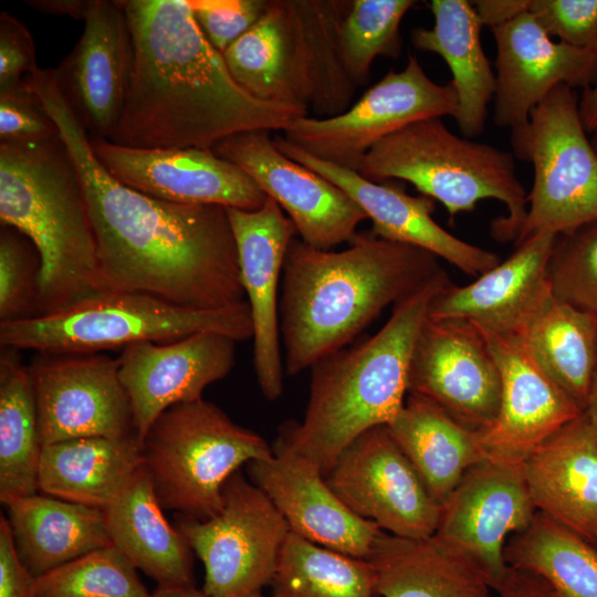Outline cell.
Masks as SVG:
<instances>
[{"mask_svg": "<svg viewBox=\"0 0 597 597\" xmlns=\"http://www.w3.org/2000/svg\"><path fill=\"white\" fill-rule=\"evenodd\" d=\"M212 150L247 172L282 208L306 244L332 250L349 243L367 218L339 187L277 149L269 130H250L218 142Z\"/></svg>", "mask_w": 597, "mask_h": 597, "instance_id": "cell-16", "label": "cell"}, {"mask_svg": "<svg viewBox=\"0 0 597 597\" xmlns=\"http://www.w3.org/2000/svg\"><path fill=\"white\" fill-rule=\"evenodd\" d=\"M595 547L597 548V541H596V543H595Z\"/></svg>", "mask_w": 597, "mask_h": 597, "instance_id": "cell-56", "label": "cell"}, {"mask_svg": "<svg viewBox=\"0 0 597 597\" xmlns=\"http://www.w3.org/2000/svg\"><path fill=\"white\" fill-rule=\"evenodd\" d=\"M548 272L555 297L597 316V220L556 237Z\"/></svg>", "mask_w": 597, "mask_h": 597, "instance_id": "cell-41", "label": "cell"}, {"mask_svg": "<svg viewBox=\"0 0 597 597\" xmlns=\"http://www.w3.org/2000/svg\"><path fill=\"white\" fill-rule=\"evenodd\" d=\"M583 413L597 442V371L595 374L587 404Z\"/></svg>", "mask_w": 597, "mask_h": 597, "instance_id": "cell-52", "label": "cell"}, {"mask_svg": "<svg viewBox=\"0 0 597 597\" xmlns=\"http://www.w3.org/2000/svg\"><path fill=\"white\" fill-rule=\"evenodd\" d=\"M91 145L115 179L157 199L243 210H256L268 199L247 172L210 148H133L92 136Z\"/></svg>", "mask_w": 597, "mask_h": 597, "instance_id": "cell-17", "label": "cell"}, {"mask_svg": "<svg viewBox=\"0 0 597 597\" xmlns=\"http://www.w3.org/2000/svg\"><path fill=\"white\" fill-rule=\"evenodd\" d=\"M268 0H188L211 45L223 53L262 15Z\"/></svg>", "mask_w": 597, "mask_h": 597, "instance_id": "cell-44", "label": "cell"}, {"mask_svg": "<svg viewBox=\"0 0 597 597\" xmlns=\"http://www.w3.org/2000/svg\"><path fill=\"white\" fill-rule=\"evenodd\" d=\"M586 133L576 90L565 84L511 129L514 157L534 170L515 243L536 232L566 234L597 220V153Z\"/></svg>", "mask_w": 597, "mask_h": 597, "instance_id": "cell-9", "label": "cell"}, {"mask_svg": "<svg viewBox=\"0 0 597 597\" xmlns=\"http://www.w3.org/2000/svg\"><path fill=\"white\" fill-rule=\"evenodd\" d=\"M40 258L33 243L17 229L0 231V323L36 315Z\"/></svg>", "mask_w": 597, "mask_h": 597, "instance_id": "cell-42", "label": "cell"}, {"mask_svg": "<svg viewBox=\"0 0 597 597\" xmlns=\"http://www.w3.org/2000/svg\"><path fill=\"white\" fill-rule=\"evenodd\" d=\"M516 338L584 412L597 371V316L553 295Z\"/></svg>", "mask_w": 597, "mask_h": 597, "instance_id": "cell-34", "label": "cell"}, {"mask_svg": "<svg viewBox=\"0 0 597 597\" xmlns=\"http://www.w3.org/2000/svg\"><path fill=\"white\" fill-rule=\"evenodd\" d=\"M504 558L542 577L559 597H597V548L541 512L509 537Z\"/></svg>", "mask_w": 597, "mask_h": 597, "instance_id": "cell-36", "label": "cell"}, {"mask_svg": "<svg viewBox=\"0 0 597 597\" xmlns=\"http://www.w3.org/2000/svg\"><path fill=\"white\" fill-rule=\"evenodd\" d=\"M483 25L490 28L505 23L527 11L528 0L471 1Z\"/></svg>", "mask_w": 597, "mask_h": 597, "instance_id": "cell-49", "label": "cell"}, {"mask_svg": "<svg viewBox=\"0 0 597 597\" xmlns=\"http://www.w3.org/2000/svg\"><path fill=\"white\" fill-rule=\"evenodd\" d=\"M511 573L496 591L500 597H559L542 577L511 567Z\"/></svg>", "mask_w": 597, "mask_h": 597, "instance_id": "cell-48", "label": "cell"}, {"mask_svg": "<svg viewBox=\"0 0 597 597\" xmlns=\"http://www.w3.org/2000/svg\"><path fill=\"white\" fill-rule=\"evenodd\" d=\"M249 597H263V596H262V593H255V594L250 595Z\"/></svg>", "mask_w": 597, "mask_h": 597, "instance_id": "cell-55", "label": "cell"}, {"mask_svg": "<svg viewBox=\"0 0 597 597\" xmlns=\"http://www.w3.org/2000/svg\"><path fill=\"white\" fill-rule=\"evenodd\" d=\"M447 272L415 245L357 233L342 251L295 237L286 251L279 304L284 369L295 376L347 347L389 305Z\"/></svg>", "mask_w": 597, "mask_h": 597, "instance_id": "cell-3", "label": "cell"}, {"mask_svg": "<svg viewBox=\"0 0 597 597\" xmlns=\"http://www.w3.org/2000/svg\"><path fill=\"white\" fill-rule=\"evenodd\" d=\"M35 597H151L135 565L113 544L34 579Z\"/></svg>", "mask_w": 597, "mask_h": 597, "instance_id": "cell-39", "label": "cell"}, {"mask_svg": "<svg viewBox=\"0 0 597 597\" xmlns=\"http://www.w3.org/2000/svg\"><path fill=\"white\" fill-rule=\"evenodd\" d=\"M590 142L597 153V128L593 132V138L590 139Z\"/></svg>", "mask_w": 597, "mask_h": 597, "instance_id": "cell-54", "label": "cell"}, {"mask_svg": "<svg viewBox=\"0 0 597 597\" xmlns=\"http://www.w3.org/2000/svg\"><path fill=\"white\" fill-rule=\"evenodd\" d=\"M133 43L125 103L109 142L133 148H210L234 134L284 130L300 104L259 100L230 74L188 0H119Z\"/></svg>", "mask_w": 597, "mask_h": 597, "instance_id": "cell-2", "label": "cell"}, {"mask_svg": "<svg viewBox=\"0 0 597 597\" xmlns=\"http://www.w3.org/2000/svg\"><path fill=\"white\" fill-rule=\"evenodd\" d=\"M34 579L22 564L8 519L0 517V597H35Z\"/></svg>", "mask_w": 597, "mask_h": 597, "instance_id": "cell-47", "label": "cell"}, {"mask_svg": "<svg viewBox=\"0 0 597 597\" xmlns=\"http://www.w3.org/2000/svg\"><path fill=\"white\" fill-rule=\"evenodd\" d=\"M39 69L28 28L7 11L0 13V92L21 85Z\"/></svg>", "mask_w": 597, "mask_h": 597, "instance_id": "cell-46", "label": "cell"}, {"mask_svg": "<svg viewBox=\"0 0 597 597\" xmlns=\"http://www.w3.org/2000/svg\"><path fill=\"white\" fill-rule=\"evenodd\" d=\"M42 442L28 367L17 349L0 355V501L36 494Z\"/></svg>", "mask_w": 597, "mask_h": 597, "instance_id": "cell-35", "label": "cell"}, {"mask_svg": "<svg viewBox=\"0 0 597 597\" xmlns=\"http://www.w3.org/2000/svg\"><path fill=\"white\" fill-rule=\"evenodd\" d=\"M537 510L587 542L597 541V442L582 413L523 461Z\"/></svg>", "mask_w": 597, "mask_h": 597, "instance_id": "cell-27", "label": "cell"}, {"mask_svg": "<svg viewBox=\"0 0 597 597\" xmlns=\"http://www.w3.org/2000/svg\"><path fill=\"white\" fill-rule=\"evenodd\" d=\"M247 465L251 481L270 498L292 533L367 559L381 530L349 510L311 461L274 443L272 458Z\"/></svg>", "mask_w": 597, "mask_h": 597, "instance_id": "cell-24", "label": "cell"}, {"mask_svg": "<svg viewBox=\"0 0 597 597\" xmlns=\"http://www.w3.org/2000/svg\"><path fill=\"white\" fill-rule=\"evenodd\" d=\"M143 467L142 444L125 438H77L42 447L39 492L104 510Z\"/></svg>", "mask_w": 597, "mask_h": 597, "instance_id": "cell-31", "label": "cell"}, {"mask_svg": "<svg viewBox=\"0 0 597 597\" xmlns=\"http://www.w3.org/2000/svg\"><path fill=\"white\" fill-rule=\"evenodd\" d=\"M176 527L203 564L209 597H249L270 586L291 532L270 498L240 471L224 483L216 515L178 514Z\"/></svg>", "mask_w": 597, "mask_h": 597, "instance_id": "cell-10", "label": "cell"}, {"mask_svg": "<svg viewBox=\"0 0 597 597\" xmlns=\"http://www.w3.org/2000/svg\"><path fill=\"white\" fill-rule=\"evenodd\" d=\"M536 513L523 463L488 457L463 474L443 503L434 536L475 563L498 591L512 569L504 546Z\"/></svg>", "mask_w": 597, "mask_h": 597, "instance_id": "cell-14", "label": "cell"}, {"mask_svg": "<svg viewBox=\"0 0 597 597\" xmlns=\"http://www.w3.org/2000/svg\"><path fill=\"white\" fill-rule=\"evenodd\" d=\"M387 427L440 506L463 474L488 458L481 432L461 425L422 396L408 394Z\"/></svg>", "mask_w": 597, "mask_h": 597, "instance_id": "cell-33", "label": "cell"}, {"mask_svg": "<svg viewBox=\"0 0 597 597\" xmlns=\"http://www.w3.org/2000/svg\"><path fill=\"white\" fill-rule=\"evenodd\" d=\"M496 44L494 123L514 129L556 86L597 82V53L554 41L525 11L491 28Z\"/></svg>", "mask_w": 597, "mask_h": 597, "instance_id": "cell-21", "label": "cell"}, {"mask_svg": "<svg viewBox=\"0 0 597 597\" xmlns=\"http://www.w3.org/2000/svg\"><path fill=\"white\" fill-rule=\"evenodd\" d=\"M133 43L119 1L93 0L83 32L54 69L57 82L92 137L109 139L128 91Z\"/></svg>", "mask_w": 597, "mask_h": 597, "instance_id": "cell-23", "label": "cell"}, {"mask_svg": "<svg viewBox=\"0 0 597 597\" xmlns=\"http://www.w3.org/2000/svg\"><path fill=\"white\" fill-rule=\"evenodd\" d=\"M416 3L413 0H352L342 27V45L357 85L369 81L377 56L399 57L402 46L399 27Z\"/></svg>", "mask_w": 597, "mask_h": 597, "instance_id": "cell-40", "label": "cell"}, {"mask_svg": "<svg viewBox=\"0 0 597 597\" xmlns=\"http://www.w3.org/2000/svg\"><path fill=\"white\" fill-rule=\"evenodd\" d=\"M237 343L220 333L200 332L167 343L140 342L122 349L118 374L130 401L134 431L140 444L163 412L201 399L209 385L231 371Z\"/></svg>", "mask_w": 597, "mask_h": 597, "instance_id": "cell-18", "label": "cell"}, {"mask_svg": "<svg viewBox=\"0 0 597 597\" xmlns=\"http://www.w3.org/2000/svg\"><path fill=\"white\" fill-rule=\"evenodd\" d=\"M38 96L80 175L106 290L195 310L247 301L226 207L169 202L122 184L95 157L60 86L48 84Z\"/></svg>", "mask_w": 597, "mask_h": 597, "instance_id": "cell-1", "label": "cell"}, {"mask_svg": "<svg viewBox=\"0 0 597 597\" xmlns=\"http://www.w3.org/2000/svg\"><path fill=\"white\" fill-rule=\"evenodd\" d=\"M380 597H490L483 572L437 536L411 540L381 531L367 557Z\"/></svg>", "mask_w": 597, "mask_h": 597, "instance_id": "cell-29", "label": "cell"}, {"mask_svg": "<svg viewBox=\"0 0 597 597\" xmlns=\"http://www.w3.org/2000/svg\"><path fill=\"white\" fill-rule=\"evenodd\" d=\"M451 283L443 274L396 304L376 334L317 360L310 368L303 419L282 425L275 443L311 461L326 478L356 438L388 426L406 401L410 360L430 304Z\"/></svg>", "mask_w": 597, "mask_h": 597, "instance_id": "cell-4", "label": "cell"}, {"mask_svg": "<svg viewBox=\"0 0 597 597\" xmlns=\"http://www.w3.org/2000/svg\"><path fill=\"white\" fill-rule=\"evenodd\" d=\"M200 332L239 342L252 338L247 301L195 310L137 293L103 290L50 314L0 323L1 347L38 353L88 354L140 342L167 343Z\"/></svg>", "mask_w": 597, "mask_h": 597, "instance_id": "cell-7", "label": "cell"}, {"mask_svg": "<svg viewBox=\"0 0 597 597\" xmlns=\"http://www.w3.org/2000/svg\"><path fill=\"white\" fill-rule=\"evenodd\" d=\"M282 2L287 80L296 100L320 118L346 112L358 86L342 45V27L352 0Z\"/></svg>", "mask_w": 597, "mask_h": 597, "instance_id": "cell-26", "label": "cell"}, {"mask_svg": "<svg viewBox=\"0 0 597 597\" xmlns=\"http://www.w3.org/2000/svg\"><path fill=\"white\" fill-rule=\"evenodd\" d=\"M556 237L533 233L475 281L464 286L449 284L432 300L428 316L464 320L485 334L520 336L554 295L548 264Z\"/></svg>", "mask_w": 597, "mask_h": 597, "instance_id": "cell-22", "label": "cell"}, {"mask_svg": "<svg viewBox=\"0 0 597 597\" xmlns=\"http://www.w3.org/2000/svg\"><path fill=\"white\" fill-rule=\"evenodd\" d=\"M59 134L55 122L25 81L0 92V142L42 140Z\"/></svg>", "mask_w": 597, "mask_h": 597, "instance_id": "cell-45", "label": "cell"}, {"mask_svg": "<svg viewBox=\"0 0 597 597\" xmlns=\"http://www.w3.org/2000/svg\"><path fill=\"white\" fill-rule=\"evenodd\" d=\"M143 467L165 510L207 520L222 507L227 480L273 448L203 398L163 412L142 442Z\"/></svg>", "mask_w": 597, "mask_h": 597, "instance_id": "cell-8", "label": "cell"}, {"mask_svg": "<svg viewBox=\"0 0 597 597\" xmlns=\"http://www.w3.org/2000/svg\"><path fill=\"white\" fill-rule=\"evenodd\" d=\"M579 115L587 133L597 128V82L584 90L579 100Z\"/></svg>", "mask_w": 597, "mask_h": 597, "instance_id": "cell-51", "label": "cell"}, {"mask_svg": "<svg viewBox=\"0 0 597 597\" xmlns=\"http://www.w3.org/2000/svg\"><path fill=\"white\" fill-rule=\"evenodd\" d=\"M325 479L349 510L384 532L423 540L438 528L441 506L387 426L356 438Z\"/></svg>", "mask_w": 597, "mask_h": 597, "instance_id": "cell-12", "label": "cell"}, {"mask_svg": "<svg viewBox=\"0 0 597 597\" xmlns=\"http://www.w3.org/2000/svg\"><path fill=\"white\" fill-rule=\"evenodd\" d=\"M235 82L252 96L300 104L287 80L282 0H268L260 19L222 53Z\"/></svg>", "mask_w": 597, "mask_h": 597, "instance_id": "cell-38", "label": "cell"}, {"mask_svg": "<svg viewBox=\"0 0 597 597\" xmlns=\"http://www.w3.org/2000/svg\"><path fill=\"white\" fill-rule=\"evenodd\" d=\"M483 335L500 370L501 400L482 442L489 458L523 463L583 411L541 369L520 339Z\"/></svg>", "mask_w": 597, "mask_h": 597, "instance_id": "cell-25", "label": "cell"}, {"mask_svg": "<svg viewBox=\"0 0 597 597\" xmlns=\"http://www.w3.org/2000/svg\"><path fill=\"white\" fill-rule=\"evenodd\" d=\"M151 597H209L206 595L202 589L199 590L193 587L185 588H161L157 587L153 593Z\"/></svg>", "mask_w": 597, "mask_h": 597, "instance_id": "cell-53", "label": "cell"}, {"mask_svg": "<svg viewBox=\"0 0 597 597\" xmlns=\"http://www.w3.org/2000/svg\"><path fill=\"white\" fill-rule=\"evenodd\" d=\"M226 209L251 311L254 373L262 395L275 400L283 391L284 371L280 343V277L296 229L270 197L256 210Z\"/></svg>", "mask_w": 597, "mask_h": 597, "instance_id": "cell-20", "label": "cell"}, {"mask_svg": "<svg viewBox=\"0 0 597 597\" xmlns=\"http://www.w3.org/2000/svg\"><path fill=\"white\" fill-rule=\"evenodd\" d=\"M6 506L18 555L35 578L112 544L102 509L39 492Z\"/></svg>", "mask_w": 597, "mask_h": 597, "instance_id": "cell-32", "label": "cell"}, {"mask_svg": "<svg viewBox=\"0 0 597 597\" xmlns=\"http://www.w3.org/2000/svg\"><path fill=\"white\" fill-rule=\"evenodd\" d=\"M527 11L551 38L597 53V0H528Z\"/></svg>", "mask_w": 597, "mask_h": 597, "instance_id": "cell-43", "label": "cell"}, {"mask_svg": "<svg viewBox=\"0 0 597 597\" xmlns=\"http://www.w3.org/2000/svg\"><path fill=\"white\" fill-rule=\"evenodd\" d=\"M28 369L42 447L77 438L135 434L117 358L101 353H39Z\"/></svg>", "mask_w": 597, "mask_h": 597, "instance_id": "cell-13", "label": "cell"}, {"mask_svg": "<svg viewBox=\"0 0 597 597\" xmlns=\"http://www.w3.org/2000/svg\"><path fill=\"white\" fill-rule=\"evenodd\" d=\"M144 467L104 509L111 542L161 588L193 587L192 549L163 513Z\"/></svg>", "mask_w": 597, "mask_h": 597, "instance_id": "cell-28", "label": "cell"}, {"mask_svg": "<svg viewBox=\"0 0 597 597\" xmlns=\"http://www.w3.org/2000/svg\"><path fill=\"white\" fill-rule=\"evenodd\" d=\"M272 597H376L367 559L314 544L292 532L270 585Z\"/></svg>", "mask_w": 597, "mask_h": 597, "instance_id": "cell-37", "label": "cell"}, {"mask_svg": "<svg viewBox=\"0 0 597 597\" xmlns=\"http://www.w3.org/2000/svg\"><path fill=\"white\" fill-rule=\"evenodd\" d=\"M357 172L375 182H410L441 202L451 221L482 200H499L509 213L492 221L491 234L501 242H515L527 212V192L516 176L513 153L455 135L441 117L420 119L383 138Z\"/></svg>", "mask_w": 597, "mask_h": 597, "instance_id": "cell-6", "label": "cell"}, {"mask_svg": "<svg viewBox=\"0 0 597 597\" xmlns=\"http://www.w3.org/2000/svg\"><path fill=\"white\" fill-rule=\"evenodd\" d=\"M408 394L422 396L483 433L495 421L501 376L483 333L472 323L427 317L417 337Z\"/></svg>", "mask_w": 597, "mask_h": 597, "instance_id": "cell-15", "label": "cell"}, {"mask_svg": "<svg viewBox=\"0 0 597 597\" xmlns=\"http://www.w3.org/2000/svg\"><path fill=\"white\" fill-rule=\"evenodd\" d=\"M24 2L44 14L85 21L93 0H27Z\"/></svg>", "mask_w": 597, "mask_h": 597, "instance_id": "cell-50", "label": "cell"}, {"mask_svg": "<svg viewBox=\"0 0 597 597\" xmlns=\"http://www.w3.org/2000/svg\"><path fill=\"white\" fill-rule=\"evenodd\" d=\"M429 8L433 27L412 29L410 41L448 64L458 95L453 118L463 137L472 139L483 133L495 93V75L481 44L483 23L471 1L431 0Z\"/></svg>", "mask_w": 597, "mask_h": 597, "instance_id": "cell-30", "label": "cell"}, {"mask_svg": "<svg viewBox=\"0 0 597 597\" xmlns=\"http://www.w3.org/2000/svg\"><path fill=\"white\" fill-rule=\"evenodd\" d=\"M0 222L38 251L35 316L106 290L85 192L60 134L0 142Z\"/></svg>", "mask_w": 597, "mask_h": 597, "instance_id": "cell-5", "label": "cell"}, {"mask_svg": "<svg viewBox=\"0 0 597 597\" xmlns=\"http://www.w3.org/2000/svg\"><path fill=\"white\" fill-rule=\"evenodd\" d=\"M280 151L344 190L371 220L378 238L423 249L463 273L479 276L500 263L499 255L469 243L441 227L432 217L436 201L411 196L392 180L375 182L357 171L321 160L286 140L273 137Z\"/></svg>", "mask_w": 597, "mask_h": 597, "instance_id": "cell-19", "label": "cell"}, {"mask_svg": "<svg viewBox=\"0 0 597 597\" xmlns=\"http://www.w3.org/2000/svg\"><path fill=\"white\" fill-rule=\"evenodd\" d=\"M457 109L454 84L432 81L410 54L402 71H389L346 112L326 118L298 117L283 137L321 160L357 171L383 138L420 119L453 117Z\"/></svg>", "mask_w": 597, "mask_h": 597, "instance_id": "cell-11", "label": "cell"}]
</instances>
